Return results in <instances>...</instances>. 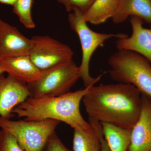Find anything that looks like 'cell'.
<instances>
[{
    "label": "cell",
    "mask_w": 151,
    "mask_h": 151,
    "mask_svg": "<svg viewBox=\"0 0 151 151\" xmlns=\"http://www.w3.org/2000/svg\"><path fill=\"white\" fill-rule=\"evenodd\" d=\"M33 2L34 0H17L13 6V12L27 29H33L35 27L32 15V8Z\"/></svg>",
    "instance_id": "17"
},
{
    "label": "cell",
    "mask_w": 151,
    "mask_h": 151,
    "mask_svg": "<svg viewBox=\"0 0 151 151\" xmlns=\"http://www.w3.org/2000/svg\"><path fill=\"white\" fill-rule=\"evenodd\" d=\"M128 151H151V99L144 95L140 115L131 130Z\"/></svg>",
    "instance_id": "11"
},
{
    "label": "cell",
    "mask_w": 151,
    "mask_h": 151,
    "mask_svg": "<svg viewBox=\"0 0 151 151\" xmlns=\"http://www.w3.org/2000/svg\"><path fill=\"white\" fill-rule=\"evenodd\" d=\"M4 73V72H3V71L1 70V69H0V74H1V73Z\"/></svg>",
    "instance_id": "23"
},
{
    "label": "cell",
    "mask_w": 151,
    "mask_h": 151,
    "mask_svg": "<svg viewBox=\"0 0 151 151\" xmlns=\"http://www.w3.org/2000/svg\"><path fill=\"white\" fill-rule=\"evenodd\" d=\"M57 1L64 6L68 12H71L73 9L76 8L84 13L91 7L95 0H57Z\"/></svg>",
    "instance_id": "19"
},
{
    "label": "cell",
    "mask_w": 151,
    "mask_h": 151,
    "mask_svg": "<svg viewBox=\"0 0 151 151\" xmlns=\"http://www.w3.org/2000/svg\"><path fill=\"white\" fill-rule=\"evenodd\" d=\"M110 77L118 83L130 84L151 99V65L140 55L118 50L109 58Z\"/></svg>",
    "instance_id": "3"
},
{
    "label": "cell",
    "mask_w": 151,
    "mask_h": 151,
    "mask_svg": "<svg viewBox=\"0 0 151 151\" xmlns=\"http://www.w3.org/2000/svg\"><path fill=\"white\" fill-rule=\"evenodd\" d=\"M92 127L87 130L74 129L73 151H101V141L104 138L101 124L89 121Z\"/></svg>",
    "instance_id": "14"
},
{
    "label": "cell",
    "mask_w": 151,
    "mask_h": 151,
    "mask_svg": "<svg viewBox=\"0 0 151 151\" xmlns=\"http://www.w3.org/2000/svg\"><path fill=\"white\" fill-rule=\"evenodd\" d=\"M0 69L18 81L28 84L36 80L41 71L34 64L29 55L0 59Z\"/></svg>",
    "instance_id": "12"
},
{
    "label": "cell",
    "mask_w": 151,
    "mask_h": 151,
    "mask_svg": "<svg viewBox=\"0 0 151 151\" xmlns=\"http://www.w3.org/2000/svg\"><path fill=\"white\" fill-rule=\"evenodd\" d=\"M92 86L56 97H28L14 108L12 113L25 120L52 119L64 122L73 129H89L92 126L82 117L80 105Z\"/></svg>",
    "instance_id": "2"
},
{
    "label": "cell",
    "mask_w": 151,
    "mask_h": 151,
    "mask_svg": "<svg viewBox=\"0 0 151 151\" xmlns=\"http://www.w3.org/2000/svg\"><path fill=\"white\" fill-rule=\"evenodd\" d=\"M32 46L31 39L0 18V59L29 55Z\"/></svg>",
    "instance_id": "10"
},
{
    "label": "cell",
    "mask_w": 151,
    "mask_h": 151,
    "mask_svg": "<svg viewBox=\"0 0 151 151\" xmlns=\"http://www.w3.org/2000/svg\"><path fill=\"white\" fill-rule=\"evenodd\" d=\"M101 151H110L108 144L104 138L101 141Z\"/></svg>",
    "instance_id": "21"
},
{
    "label": "cell",
    "mask_w": 151,
    "mask_h": 151,
    "mask_svg": "<svg viewBox=\"0 0 151 151\" xmlns=\"http://www.w3.org/2000/svg\"><path fill=\"white\" fill-rule=\"evenodd\" d=\"M60 123L52 119L14 121L0 117V128L13 135L25 151H42Z\"/></svg>",
    "instance_id": "6"
},
{
    "label": "cell",
    "mask_w": 151,
    "mask_h": 151,
    "mask_svg": "<svg viewBox=\"0 0 151 151\" xmlns=\"http://www.w3.org/2000/svg\"><path fill=\"white\" fill-rule=\"evenodd\" d=\"M0 151H25L19 145L13 135L1 129L0 131Z\"/></svg>",
    "instance_id": "18"
},
{
    "label": "cell",
    "mask_w": 151,
    "mask_h": 151,
    "mask_svg": "<svg viewBox=\"0 0 151 151\" xmlns=\"http://www.w3.org/2000/svg\"><path fill=\"white\" fill-rule=\"evenodd\" d=\"M89 121L132 129L142 108V95L132 84H100L90 86L82 100Z\"/></svg>",
    "instance_id": "1"
},
{
    "label": "cell",
    "mask_w": 151,
    "mask_h": 151,
    "mask_svg": "<svg viewBox=\"0 0 151 151\" xmlns=\"http://www.w3.org/2000/svg\"><path fill=\"white\" fill-rule=\"evenodd\" d=\"M131 17H138L151 24V0H119L112 18L113 23H123Z\"/></svg>",
    "instance_id": "13"
},
{
    "label": "cell",
    "mask_w": 151,
    "mask_h": 151,
    "mask_svg": "<svg viewBox=\"0 0 151 151\" xmlns=\"http://www.w3.org/2000/svg\"><path fill=\"white\" fill-rule=\"evenodd\" d=\"M103 136L110 151H128L131 140V130L111 124L100 123Z\"/></svg>",
    "instance_id": "16"
},
{
    "label": "cell",
    "mask_w": 151,
    "mask_h": 151,
    "mask_svg": "<svg viewBox=\"0 0 151 151\" xmlns=\"http://www.w3.org/2000/svg\"><path fill=\"white\" fill-rule=\"evenodd\" d=\"M83 12L78 9H73L68 16V21L71 29L75 32L80 40L82 50V59L80 66L81 78L85 87L94 85L100 80L101 75L93 78L90 75L89 64L92 55L98 47L104 46L105 42L111 39L126 37L123 33H105L90 29L82 19Z\"/></svg>",
    "instance_id": "4"
},
{
    "label": "cell",
    "mask_w": 151,
    "mask_h": 151,
    "mask_svg": "<svg viewBox=\"0 0 151 151\" xmlns=\"http://www.w3.org/2000/svg\"><path fill=\"white\" fill-rule=\"evenodd\" d=\"M42 151H73L67 148L55 133L47 142Z\"/></svg>",
    "instance_id": "20"
},
{
    "label": "cell",
    "mask_w": 151,
    "mask_h": 151,
    "mask_svg": "<svg viewBox=\"0 0 151 151\" xmlns=\"http://www.w3.org/2000/svg\"><path fill=\"white\" fill-rule=\"evenodd\" d=\"M17 0H0V3L13 6Z\"/></svg>",
    "instance_id": "22"
},
{
    "label": "cell",
    "mask_w": 151,
    "mask_h": 151,
    "mask_svg": "<svg viewBox=\"0 0 151 151\" xmlns=\"http://www.w3.org/2000/svg\"><path fill=\"white\" fill-rule=\"evenodd\" d=\"M79 78V66L73 59L42 70L38 78L27 84L30 97H56L65 94Z\"/></svg>",
    "instance_id": "5"
},
{
    "label": "cell",
    "mask_w": 151,
    "mask_h": 151,
    "mask_svg": "<svg viewBox=\"0 0 151 151\" xmlns=\"http://www.w3.org/2000/svg\"><path fill=\"white\" fill-rule=\"evenodd\" d=\"M119 3V0H95L91 7L83 13L82 19L87 23L102 24L112 19Z\"/></svg>",
    "instance_id": "15"
},
{
    "label": "cell",
    "mask_w": 151,
    "mask_h": 151,
    "mask_svg": "<svg viewBox=\"0 0 151 151\" xmlns=\"http://www.w3.org/2000/svg\"><path fill=\"white\" fill-rule=\"evenodd\" d=\"M30 97L27 84L0 74V117L10 119L13 110Z\"/></svg>",
    "instance_id": "8"
},
{
    "label": "cell",
    "mask_w": 151,
    "mask_h": 151,
    "mask_svg": "<svg viewBox=\"0 0 151 151\" xmlns=\"http://www.w3.org/2000/svg\"><path fill=\"white\" fill-rule=\"evenodd\" d=\"M29 57L41 71L73 59L74 52L70 47L47 35L31 38Z\"/></svg>",
    "instance_id": "7"
},
{
    "label": "cell",
    "mask_w": 151,
    "mask_h": 151,
    "mask_svg": "<svg viewBox=\"0 0 151 151\" xmlns=\"http://www.w3.org/2000/svg\"><path fill=\"white\" fill-rule=\"evenodd\" d=\"M132 35L117 39L116 47L118 50H128L140 55L151 63V28L143 26V20L140 18L131 17Z\"/></svg>",
    "instance_id": "9"
}]
</instances>
